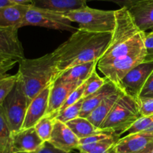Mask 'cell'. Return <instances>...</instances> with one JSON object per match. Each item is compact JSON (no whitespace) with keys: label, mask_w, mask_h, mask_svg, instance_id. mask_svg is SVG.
<instances>
[{"label":"cell","mask_w":153,"mask_h":153,"mask_svg":"<svg viewBox=\"0 0 153 153\" xmlns=\"http://www.w3.org/2000/svg\"><path fill=\"white\" fill-rule=\"evenodd\" d=\"M111 36L112 33H94L78 28L52 52L59 73L79 64L100 61Z\"/></svg>","instance_id":"1"},{"label":"cell","mask_w":153,"mask_h":153,"mask_svg":"<svg viewBox=\"0 0 153 153\" xmlns=\"http://www.w3.org/2000/svg\"><path fill=\"white\" fill-rule=\"evenodd\" d=\"M116 24L111 40L105 52L98 62L126 56L146 51L144 40L146 32L140 31L127 7L115 10Z\"/></svg>","instance_id":"2"},{"label":"cell","mask_w":153,"mask_h":153,"mask_svg":"<svg viewBox=\"0 0 153 153\" xmlns=\"http://www.w3.org/2000/svg\"><path fill=\"white\" fill-rule=\"evenodd\" d=\"M18 78L21 82L28 104L43 89L54 83L59 72L52 53L19 62Z\"/></svg>","instance_id":"3"},{"label":"cell","mask_w":153,"mask_h":153,"mask_svg":"<svg viewBox=\"0 0 153 153\" xmlns=\"http://www.w3.org/2000/svg\"><path fill=\"white\" fill-rule=\"evenodd\" d=\"M140 117L137 100L123 93L115 103L100 129L114 133L120 137Z\"/></svg>","instance_id":"4"},{"label":"cell","mask_w":153,"mask_h":153,"mask_svg":"<svg viewBox=\"0 0 153 153\" xmlns=\"http://www.w3.org/2000/svg\"><path fill=\"white\" fill-rule=\"evenodd\" d=\"M79 28L94 33H112L116 24L115 10H104L85 6L64 13Z\"/></svg>","instance_id":"5"},{"label":"cell","mask_w":153,"mask_h":153,"mask_svg":"<svg viewBox=\"0 0 153 153\" xmlns=\"http://www.w3.org/2000/svg\"><path fill=\"white\" fill-rule=\"evenodd\" d=\"M28 105L22 83L18 78L13 89L0 105V110L11 133L17 132L22 129Z\"/></svg>","instance_id":"6"},{"label":"cell","mask_w":153,"mask_h":153,"mask_svg":"<svg viewBox=\"0 0 153 153\" xmlns=\"http://www.w3.org/2000/svg\"><path fill=\"white\" fill-rule=\"evenodd\" d=\"M72 23L73 22L64 13L47 9L39 8L30 4L21 24V28L28 25L39 26L74 33L78 28L73 26Z\"/></svg>","instance_id":"7"},{"label":"cell","mask_w":153,"mask_h":153,"mask_svg":"<svg viewBox=\"0 0 153 153\" xmlns=\"http://www.w3.org/2000/svg\"><path fill=\"white\" fill-rule=\"evenodd\" d=\"M146 51L137 52L126 56L114 58L108 61L98 62L97 67L105 78L118 85L124 76L134 67L143 62Z\"/></svg>","instance_id":"8"},{"label":"cell","mask_w":153,"mask_h":153,"mask_svg":"<svg viewBox=\"0 0 153 153\" xmlns=\"http://www.w3.org/2000/svg\"><path fill=\"white\" fill-rule=\"evenodd\" d=\"M153 71V61L140 63L130 70L118 84V88L125 94L137 101L140 92Z\"/></svg>","instance_id":"9"},{"label":"cell","mask_w":153,"mask_h":153,"mask_svg":"<svg viewBox=\"0 0 153 153\" xmlns=\"http://www.w3.org/2000/svg\"><path fill=\"white\" fill-rule=\"evenodd\" d=\"M45 142L39 137L34 127L12 133L10 152L37 153Z\"/></svg>","instance_id":"10"},{"label":"cell","mask_w":153,"mask_h":153,"mask_svg":"<svg viewBox=\"0 0 153 153\" xmlns=\"http://www.w3.org/2000/svg\"><path fill=\"white\" fill-rule=\"evenodd\" d=\"M114 147L119 153H150L153 148V134H127L118 140Z\"/></svg>","instance_id":"11"},{"label":"cell","mask_w":153,"mask_h":153,"mask_svg":"<svg viewBox=\"0 0 153 153\" xmlns=\"http://www.w3.org/2000/svg\"><path fill=\"white\" fill-rule=\"evenodd\" d=\"M52 85L53 83L43 89L29 103L22 129L34 127L40 119L46 116L49 107V94Z\"/></svg>","instance_id":"12"},{"label":"cell","mask_w":153,"mask_h":153,"mask_svg":"<svg viewBox=\"0 0 153 153\" xmlns=\"http://www.w3.org/2000/svg\"><path fill=\"white\" fill-rule=\"evenodd\" d=\"M48 142L53 147L66 152H71L79 146V139L67 124L55 119L52 135Z\"/></svg>","instance_id":"13"},{"label":"cell","mask_w":153,"mask_h":153,"mask_svg":"<svg viewBox=\"0 0 153 153\" xmlns=\"http://www.w3.org/2000/svg\"><path fill=\"white\" fill-rule=\"evenodd\" d=\"M82 84L79 82H64L56 79L51 88L46 115L55 119L70 94Z\"/></svg>","instance_id":"14"},{"label":"cell","mask_w":153,"mask_h":153,"mask_svg":"<svg viewBox=\"0 0 153 153\" xmlns=\"http://www.w3.org/2000/svg\"><path fill=\"white\" fill-rule=\"evenodd\" d=\"M0 55L13 58L18 62L25 58L17 28L0 27Z\"/></svg>","instance_id":"15"},{"label":"cell","mask_w":153,"mask_h":153,"mask_svg":"<svg viewBox=\"0 0 153 153\" xmlns=\"http://www.w3.org/2000/svg\"><path fill=\"white\" fill-rule=\"evenodd\" d=\"M120 90V89L118 88L116 84L106 79L105 83L102 88H100L98 91L91 95L84 98L79 117L87 118L92 112V111H94L103 100H105L109 96L119 91Z\"/></svg>","instance_id":"16"},{"label":"cell","mask_w":153,"mask_h":153,"mask_svg":"<svg viewBox=\"0 0 153 153\" xmlns=\"http://www.w3.org/2000/svg\"><path fill=\"white\" fill-rule=\"evenodd\" d=\"M140 31L153 29V0H145L128 8Z\"/></svg>","instance_id":"17"},{"label":"cell","mask_w":153,"mask_h":153,"mask_svg":"<svg viewBox=\"0 0 153 153\" xmlns=\"http://www.w3.org/2000/svg\"><path fill=\"white\" fill-rule=\"evenodd\" d=\"M30 4H13L0 9V27L21 28L23 18Z\"/></svg>","instance_id":"18"},{"label":"cell","mask_w":153,"mask_h":153,"mask_svg":"<svg viewBox=\"0 0 153 153\" xmlns=\"http://www.w3.org/2000/svg\"><path fill=\"white\" fill-rule=\"evenodd\" d=\"M97 64L98 61H91L72 67L60 73L57 79L64 82L83 83L96 70Z\"/></svg>","instance_id":"19"},{"label":"cell","mask_w":153,"mask_h":153,"mask_svg":"<svg viewBox=\"0 0 153 153\" xmlns=\"http://www.w3.org/2000/svg\"><path fill=\"white\" fill-rule=\"evenodd\" d=\"M88 0H33L31 5L39 8L66 13L83 7Z\"/></svg>","instance_id":"20"},{"label":"cell","mask_w":153,"mask_h":153,"mask_svg":"<svg viewBox=\"0 0 153 153\" xmlns=\"http://www.w3.org/2000/svg\"><path fill=\"white\" fill-rule=\"evenodd\" d=\"M123 94L121 90L117 91L115 94L109 96L108 97L103 100L94 111H92L89 116L87 119L94 126L97 128L100 129V126L103 122L105 121V118L111 112V109L113 108L114 105L117 102L120 96Z\"/></svg>","instance_id":"21"},{"label":"cell","mask_w":153,"mask_h":153,"mask_svg":"<svg viewBox=\"0 0 153 153\" xmlns=\"http://www.w3.org/2000/svg\"><path fill=\"white\" fill-rule=\"evenodd\" d=\"M66 124L79 139L88 137L99 130L87 118L80 117L69 121Z\"/></svg>","instance_id":"22"},{"label":"cell","mask_w":153,"mask_h":153,"mask_svg":"<svg viewBox=\"0 0 153 153\" xmlns=\"http://www.w3.org/2000/svg\"><path fill=\"white\" fill-rule=\"evenodd\" d=\"M54 119L52 117L46 115L34 126L39 137L44 142H48L52 135L54 127Z\"/></svg>","instance_id":"23"},{"label":"cell","mask_w":153,"mask_h":153,"mask_svg":"<svg viewBox=\"0 0 153 153\" xmlns=\"http://www.w3.org/2000/svg\"><path fill=\"white\" fill-rule=\"evenodd\" d=\"M126 133L128 134L136 133L153 134V115L149 117H140Z\"/></svg>","instance_id":"24"},{"label":"cell","mask_w":153,"mask_h":153,"mask_svg":"<svg viewBox=\"0 0 153 153\" xmlns=\"http://www.w3.org/2000/svg\"><path fill=\"white\" fill-rule=\"evenodd\" d=\"M83 101L84 98L78 101L75 104L67 107V108H65L62 111L60 112L55 119L61 121V122L64 123H67L69 121L75 119V118H77L78 117H79V114H80Z\"/></svg>","instance_id":"25"},{"label":"cell","mask_w":153,"mask_h":153,"mask_svg":"<svg viewBox=\"0 0 153 153\" xmlns=\"http://www.w3.org/2000/svg\"><path fill=\"white\" fill-rule=\"evenodd\" d=\"M18 80V75H6L0 78V105L11 92Z\"/></svg>","instance_id":"26"},{"label":"cell","mask_w":153,"mask_h":153,"mask_svg":"<svg viewBox=\"0 0 153 153\" xmlns=\"http://www.w3.org/2000/svg\"><path fill=\"white\" fill-rule=\"evenodd\" d=\"M105 78H101L97 73L96 70L90 76L88 80L86 81V87H85V93H84V98L91 95L96 91H98L100 88L105 83Z\"/></svg>","instance_id":"27"},{"label":"cell","mask_w":153,"mask_h":153,"mask_svg":"<svg viewBox=\"0 0 153 153\" xmlns=\"http://www.w3.org/2000/svg\"><path fill=\"white\" fill-rule=\"evenodd\" d=\"M11 131L9 128L4 115L0 110V143L10 152Z\"/></svg>","instance_id":"28"},{"label":"cell","mask_w":153,"mask_h":153,"mask_svg":"<svg viewBox=\"0 0 153 153\" xmlns=\"http://www.w3.org/2000/svg\"><path fill=\"white\" fill-rule=\"evenodd\" d=\"M120 139L118 136H112L107 139L102 140L97 143L89 152L88 153H108L111 149L116 145Z\"/></svg>","instance_id":"29"},{"label":"cell","mask_w":153,"mask_h":153,"mask_svg":"<svg viewBox=\"0 0 153 153\" xmlns=\"http://www.w3.org/2000/svg\"><path fill=\"white\" fill-rule=\"evenodd\" d=\"M85 87H86V82L82 83L80 86H79L77 88H76V89L70 94V96H69L68 98L67 99V100L65 101L64 104L63 105V106L61 107V110L58 111V114L60 112L62 111L63 110L67 108V107L75 104V103L77 102L78 101H79V100L84 98V93H85Z\"/></svg>","instance_id":"30"},{"label":"cell","mask_w":153,"mask_h":153,"mask_svg":"<svg viewBox=\"0 0 153 153\" xmlns=\"http://www.w3.org/2000/svg\"><path fill=\"white\" fill-rule=\"evenodd\" d=\"M141 117L153 115V98H139L137 100Z\"/></svg>","instance_id":"31"},{"label":"cell","mask_w":153,"mask_h":153,"mask_svg":"<svg viewBox=\"0 0 153 153\" xmlns=\"http://www.w3.org/2000/svg\"><path fill=\"white\" fill-rule=\"evenodd\" d=\"M18 62L16 60L10 57L0 55V78L7 75V72L15 67Z\"/></svg>","instance_id":"32"},{"label":"cell","mask_w":153,"mask_h":153,"mask_svg":"<svg viewBox=\"0 0 153 153\" xmlns=\"http://www.w3.org/2000/svg\"><path fill=\"white\" fill-rule=\"evenodd\" d=\"M145 49H146V61H153V31L146 33L144 40Z\"/></svg>","instance_id":"33"},{"label":"cell","mask_w":153,"mask_h":153,"mask_svg":"<svg viewBox=\"0 0 153 153\" xmlns=\"http://www.w3.org/2000/svg\"><path fill=\"white\" fill-rule=\"evenodd\" d=\"M139 98H153V71L145 83Z\"/></svg>","instance_id":"34"},{"label":"cell","mask_w":153,"mask_h":153,"mask_svg":"<svg viewBox=\"0 0 153 153\" xmlns=\"http://www.w3.org/2000/svg\"><path fill=\"white\" fill-rule=\"evenodd\" d=\"M88 1H111V2H114L120 5L121 7H127L128 9L131 7H132V6L141 2V1H145V0H88Z\"/></svg>","instance_id":"35"},{"label":"cell","mask_w":153,"mask_h":153,"mask_svg":"<svg viewBox=\"0 0 153 153\" xmlns=\"http://www.w3.org/2000/svg\"><path fill=\"white\" fill-rule=\"evenodd\" d=\"M37 153H72V152H66L63 151L59 150L56 148L53 147L49 142H45L44 144L41 147V149Z\"/></svg>","instance_id":"36"},{"label":"cell","mask_w":153,"mask_h":153,"mask_svg":"<svg viewBox=\"0 0 153 153\" xmlns=\"http://www.w3.org/2000/svg\"><path fill=\"white\" fill-rule=\"evenodd\" d=\"M33 0H10L13 4H31Z\"/></svg>","instance_id":"37"},{"label":"cell","mask_w":153,"mask_h":153,"mask_svg":"<svg viewBox=\"0 0 153 153\" xmlns=\"http://www.w3.org/2000/svg\"><path fill=\"white\" fill-rule=\"evenodd\" d=\"M10 5H13V4L10 2V0H0V9Z\"/></svg>","instance_id":"38"},{"label":"cell","mask_w":153,"mask_h":153,"mask_svg":"<svg viewBox=\"0 0 153 153\" xmlns=\"http://www.w3.org/2000/svg\"><path fill=\"white\" fill-rule=\"evenodd\" d=\"M0 153H10V152L1 143H0Z\"/></svg>","instance_id":"39"},{"label":"cell","mask_w":153,"mask_h":153,"mask_svg":"<svg viewBox=\"0 0 153 153\" xmlns=\"http://www.w3.org/2000/svg\"><path fill=\"white\" fill-rule=\"evenodd\" d=\"M114 147L112 148L111 149V150H110V152H109L108 153H119V152H117V149H115V147H114Z\"/></svg>","instance_id":"40"},{"label":"cell","mask_w":153,"mask_h":153,"mask_svg":"<svg viewBox=\"0 0 153 153\" xmlns=\"http://www.w3.org/2000/svg\"><path fill=\"white\" fill-rule=\"evenodd\" d=\"M150 153H153V148H152V151H151V152Z\"/></svg>","instance_id":"41"}]
</instances>
